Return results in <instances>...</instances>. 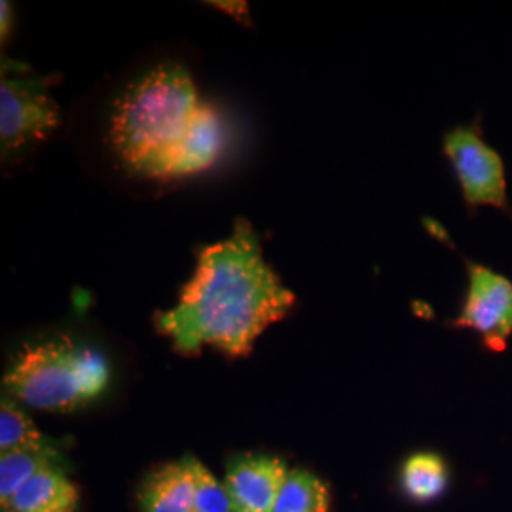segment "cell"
I'll return each instance as SVG.
<instances>
[{
  "instance_id": "5",
  "label": "cell",
  "mask_w": 512,
  "mask_h": 512,
  "mask_svg": "<svg viewBox=\"0 0 512 512\" xmlns=\"http://www.w3.org/2000/svg\"><path fill=\"white\" fill-rule=\"evenodd\" d=\"M442 150L456 173L471 215L480 207H494L512 217L505 164L501 154L484 141L480 118L473 124L448 129L442 137Z\"/></svg>"
},
{
  "instance_id": "13",
  "label": "cell",
  "mask_w": 512,
  "mask_h": 512,
  "mask_svg": "<svg viewBox=\"0 0 512 512\" xmlns=\"http://www.w3.org/2000/svg\"><path fill=\"white\" fill-rule=\"evenodd\" d=\"M65 461L55 454L33 452V450H12L0 454V503L8 501L19 488L33 476Z\"/></svg>"
},
{
  "instance_id": "9",
  "label": "cell",
  "mask_w": 512,
  "mask_h": 512,
  "mask_svg": "<svg viewBox=\"0 0 512 512\" xmlns=\"http://www.w3.org/2000/svg\"><path fill=\"white\" fill-rule=\"evenodd\" d=\"M2 512H74L78 488L65 475V467L52 465L27 480L8 501Z\"/></svg>"
},
{
  "instance_id": "14",
  "label": "cell",
  "mask_w": 512,
  "mask_h": 512,
  "mask_svg": "<svg viewBox=\"0 0 512 512\" xmlns=\"http://www.w3.org/2000/svg\"><path fill=\"white\" fill-rule=\"evenodd\" d=\"M196 495H194V512H232V503L224 484L205 469L198 459L192 461Z\"/></svg>"
},
{
  "instance_id": "4",
  "label": "cell",
  "mask_w": 512,
  "mask_h": 512,
  "mask_svg": "<svg viewBox=\"0 0 512 512\" xmlns=\"http://www.w3.org/2000/svg\"><path fill=\"white\" fill-rule=\"evenodd\" d=\"M52 78L29 67L2 61L0 78V158L14 164L31 148L46 141L61 124V110L52 95Z\"/></svg>"
},
{
  "instance_id": "15",
  "label": "cell",
  "mask_w": 512,
  "mask_h": 512,
  "mask_svg": "<svg viewBox=\"0 0 512 512\" xmlns=\"http://www.w3.org/2000/svg\"><path fill=\"white\" fill-rule=\"evenodd\" d=\"M10 29H12V4L2 0L0 2V37H2V44L10 37Z\"/></svg>"
},
{
  "instance_id": "10",
  "label": "cell",
  "mask_w": 512,
  "mask_h": 512,
  "mask_svg": "<svg viewBox=\"0 0 512 512\" xmlns=\"http://www.w3.org/2000/svg\"><path fill=\"white\" fill-rule=\"evenodd\" d=\"M12 450H33L59 456L54 442L42 435L25 410L8 395L0 401V454Z\"/></svg>"
},
{
  "instance_id": "11",
  "label": "cell",
  "mask_w": 512,
  "mask_h": 512,
  "mask_svg": "<svg viewBox=\"0 0 512 512\" xmlns=\"http://www.w3.org/2000/svg\"><path fill=\"white\" fill-rule=\"evenodd\" d=\"M448 480L450 476L444 459L433 452H420L404 461V492L418 503L435 501L446 492Z\"/></svg>"
},
{
  "instance_id": "12",
  "label": "cell",
  "mask_w": 512,
  "mask_h": 512,
  "mask_svg": "<svg viewBox=\"0 0 512 512\" xmlns=\"http://www.w3.org/2000/svg\"><path fill=\"white\" fill-rule=\"evenodd\" d=\"M327 484L308 471H289L277 495L274 512H329Z\"/></svg>"
},
{
  "instance_id": "8",
  "label": "cell",
  "mask_w": 512,
  "mask_h": 512,
  "mask_svg": "<svg viewBox=\"0 0 512 512\" xmlns=\"http://www.w3.org/2000/svg\"><path fill=\"white\" fill-rule=\"evenodd\" d=\"M192 461V456H184L148 476L139 494L143 512H194L196 480Z\"/></svg>"
},
{
  "instance_id": "2",
  "label": "cell",
  "mask_w": 512,
  "mask_h": 512,
  "mask_svg": "<svg viewBox=\"0 0 512 512\" xmlns=\"http://www.w3.org/2000/svg\"><path fill=\"white\" fill-rule=\"evenodd\" d=\"M110 148L126 171L147 181H179L219 164L228 124L205 101L192 73L162 61L118 93L109 114Z\"/></svg>"
},
{
  "instance_id": "1",
  "label": "cell",
  "mask_w": 512,
  "mask_h": 512,
  "mask_svg": "<svg viewBox=\"0 0 512 512\" xmlns=\"http://www.w3.org/2000/svg\"><path fill=\"white\" fill-rule=\"evenodd\" d=\"M294 302L266 262L253 226L239 219L228 238L200 251L179 302L156 317V327L183 355L211 346L245 357L264 330L291 313Z\"/></svg>"
},
{
  "instance_id": "16",
  "label": "cell",
  "mask_w": 512,
  "mask_h": 512,
  "mask_svg": "<svg viewBox=\"0 0 512 512\" xmlns=\"http://www.w3.org/2000/svg\"><path fill=\"white\" fill-rule=\"evenodd\" d=\"M425 224H427V228H429V232L433 234V238L440 239V241H444L446 245H452V239L448 236V232L440 226L437 220H425Z\"/></svg>"
},
{
  "instance_id": "6",
  "label": "cell",
  "mask_w": 512,
  "mask_h": 512,
  "mask_svg": "<svg viewBox=\"0 0 512 512\" xmlns=\"http://www.w3.org/2000/svg\"><path fill=\"white\" fill-rule=\"evenodd\" d=\"M465 264L467 293L452 327L473 330L486 348L501 353L512 338V281L473 260Z\"/></svg>"
},
{
  "instance_id": "7",
  "label": "cell",
  "mask_w": 512,
  "mask_h": 512,
  "mask_svg": "<svg viewBox=\"0 0 512 512\" xmlns=\"http://www.w3.org/2000/svg\"><path fill=\"white\" fill-rule=\"evenodd\" d=\"M287 473L283 461L270 456L232 459L224 478L232 512H274Z\"/></svg>"
},
{
  "instance_id": "3",
  "label": "cell",
  "mask_w": 512,
  "mask_h": 512,
  "mask_svg": "<svg viewBox=\"0 0 512 512\" xmlns=\"http://www.w3.org/2000/svg\"><path fill=\"white\" fill-rule=\"evenodd\" d=\"M110 365L101 349L73 336L27 344L10 363L2 387L18 403L46 412H73L109 387Z\"/></svg>"
}]
</instances>
